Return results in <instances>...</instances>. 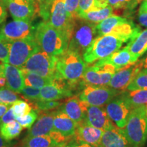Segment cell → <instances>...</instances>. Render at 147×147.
<instances>
[{
    "label": "cell",
    "mask_w": 147,
    "mask_h": 147,
    "mask_svg": "<svg viewBox=\"0 0 147 147\" xmlns=\"http://www.w3.org/2000/svg\"><path fill=\"white\" fill-rule=\"evenodd\" d=\"M108 5L107 0H95V5L94 7L104 8V7L107 6Z\"/></svg>",
    "instance_id": "obj_45"
},
{
    "label": "cell",
    "mask_w": 147,
    "mask_h": 147,
    "mask_svg": "<svg viewBox=\"0 0 147 147\" xmlns=\"http://www.w3.org/2000/svg\"><path fill=\"white\" fill-rule=\"evenodd\" d=\"M39 50L40 48L35 38L11 42L8 63L21 68L29 58Z\"/></svg>",
    "instance_id": "obj_9"
},
{
    "label": "cell",
    "mask_w": 147,
    "mask_h": 147,
    "mask_svg": "<svg viewBox=\"0 0 147 147\" xmlns=\"http://www.w3.org/2000/svg\"><path fill=\"white\" fill-rule=\"evenodd\" d=\"M35 39L42 51L58 57L67 50L69 38L47 22H42L36 27Z\"/></svg>",
    "instance_id": "obj_1"
},
{
    "label": "cell",
    "mask_w": 147,
    "mask_h": 147,
    "mask_svg": "<svg viewBox=\"0 0 147 147\" xmlns=\"http://www.w3.org/2000/svg\"><path fill=\"white\" fill-rule=\"evenodd\" d=\"M142 60V63H143L142 71H147V55H146V57L144 58Z\"/></svg>",
    "instance_id": "obj_48"
},
{
    "label": "cell",
    "mask_w": 147,
    "mask_h": 147,
    "mask_svg": "<svg viewBox=\"0 0 147 147\" xmlns=\"http://www.w3.org/2000/svg\"><path fill=\"white\" fill-rule=\"evenodd\" d=\"M123 43V39L113 34L98 36L83 53L82 58L87 64L93 63L119 50Z\"/></svg>",
    "instance_id": "obj_5"
},
{
    "label": "cell",
    "mask_w": 147,
    "mask_h": 147,
    "mask_svg": "<svg viewBox=\"0 0 147 147\" xmlns=\"http://www.w3.org/2000/svg\"><path fill=\"white\" fill-rule=\"evenodd\" d=\"M97 61L102 63L110 64L114 66L117 70L136 63L129 51L127 45L125 47L123 48L122 49H119L116 52L113 53V54L109 55L107 57L98 60Z\"/></svg>",
    "instance_id": "obj_23"
},
{
    "label": "cell",
    "mask_w": 147,
    "mask_h": 147,
    "mask_svg": "<svg viewBox=\"0 0 147 147\" xmlns=\"http://www.w3.org/2000/svg\"><path fill=\"white\" fill-rule=\"evenodd\" d=\"M23 127L17 121H11L8 123L0 125V136L5 141L12 140L17 138L23 130Z\"/></svg>",
    "instance_id": "obj_27"
},
{
    "label": "cell",
    "mask_w": 147,
    "mask_h": 147,
    "mask_svg": "<svg viewBox=\"0 0 147 147\" xmlns=\"http://www.w3.org/2000/svg\"><path fill=\"white\" fill-rule=\"evenodd\" d=\"M22 71L23 74L24 80H25V86H30V87L41 89L45 86L51 84L54 79L45 78L35 73L29 72V71L24 70H22Z\"/></svg>",
    "instance_id": "obj_29"
},
{
    "label": "cell",
    "mask_w": 147,
    "mask_h": 147,
    "mask_svg": "<svg viewBox=\"0 0 147 147\" xmlns=\"http://www.w3.org/2000/svg\"><path fill=\"white\" fill-rule=\"evenodd\" d=\"M18 100V96L16 92L8 88L0 89V103L12 106V104Z\"/></svg>",
    "instance_id": "obj_36"
},
{
    "label": "cell",
    "mask_w": 147,
    "mask_h": 147,
    "mask_svg": "<svg viewBox=\"0 0 147 147\" xmlns=\"http://www.w3.org/2000/svg\"><path fill=\"white\" fill-rule=\"evenodd\" d=\"M96 24L82 18L75 19L68 44V50L82 55L97 37Z\"/></svg>",
    "instance_id": "obj_6"
},
{
    "label": "cell",
    "mask_w": 147,
    "mask_h": 147,
    "mask_svg": "<svg viewBox=\"0 0 147 147\" xmlns=\"http://www.w3.org/2000/svg\"><path fill=\"white\" fill-rule=\"evenodd\" d=\"M16 121V116L13 113V109L12 106L9 108L8 111L0 118V125L3 123H8L11 121Z\"/></svg>",
    "instance_id": "obj_41"
},
{
    "label": "cell",
    "mask_w": 147,
    "mask_h": 147,
    "mask_svg": "<svg viewBox=\"0 0 147 147\" xmlns=\"http://www.w3.org/2000/svg\"><path fill=\"white\" fill-rule=\"evenodd\" d=\"M143 4H144L146 6H147V0H143V1L142 2Z\"/></svg>",
    "instance_id": "obj_49"
},
{
    "label": "cell",
    "mask_w": 147,
    "mask_h": 147,
    "mask_svg": "<svg viewBox=\"0 0 147 147\" xmlns=\"http://www.w3.org/2000/svg\"><path fill=\"white\" fill-rule=\"evenodd\" d=\"M38 110H32L30 113L23 117H16V121H17L23 129H30L34 124L35 121L38 117Z\"/></svg>",
    "instance_id": "obj_33"
},
{
    "label": "cell",
    "mask_w": 147,
    "mask_h": 147,
    "mask_svg": "<svg viewBox=\"0 0 147 147\" xmlns=\"http://www.w3.org/2000/svg\"><path fill=\"white\" fill-rule=\"evenodd\" d=\"M38 1H39V2H40V1H42V0H38Z\"/></svg>",
    "instance_id": "obj_51"
},
{
    "label": "cell",
    "mask_w": 147,
    "mask_h": 147,
    "mask_svg": "<svg viewBox=\"0 0 147 147\" xmlns=\"http://www.w3.org/2000/svg\"><path fill=\"white\" fill-rule=\"evenodd\" d=\"M142 0H107L108 4L114 9H125L132 10L137 7Z\"/></svg>",
    "instance_id": "obj_31"
},
{
    "label": "cell",
    "mask_w": 147,
    "mask_h": 147,
    "mask_svg": "<svg viewBox=\"0 0 147 147\" xmlns=\"http://www.w3.org/2000/svg\"><path fill=\"white\" fill-rule=\"evenodd\" d=\"M36 27L30 21L14 20L0 28V35L8 42L34 38Z\"/></svg>",
    "instance_id": "obj_12"
},
{
    "label": "cell",
    "mask_w": 147,
    "mask_h": 147,
    "mask_svg": "<svg viewBox=\"0 0 147 147\" xmlns=\"http://www.w3.org/2000/svg\"><path fill=\"white\" fill-rule=\"evenodd\" d=\"M65 147H95V146H91V145L87 144V143L79 142V141H77L74 139V140H71L69 141L68 143H67V144H65Z\"/></svg>",
    "instance_id": "obj_43"
},
{
    "label": "cell",
    "mask_w": 147,
    "mask_h": 147,
    "mask_svg": "<svg viewBox=\"0 0 147 147\" xmlns=\"http://www.w3.org/2000/svg\"><path fill=\"white\" fill-rule=\"evenodd\" d=\"M121 93V91L110 88L108 86L87 84L80 92L78 97L80 100L87 103L89 105L102 107Z\"/></svg>",
    "instance_id": "obj_10"
},
{
    "label": "cell",
    "mask_w": 147,
    "mask_h": 147,
    "mask_svg": "<svg viewBox=\"0 0 147 147\" xmlns=\"http://www.w3.org/2000/svg\"><path fill=\"white\" fill-rule=\"evenodd\" d=\"M86 67L87 63L81 55L74 51L67 49L57 57V71L73 87L82 78Z\"/></svg>",
    "instance_id": "obj_4"
},
{
    "label": "cell",
    "mask_w": 147,
    "mask_h": 147,
    "mask_svg": "<svg viewBox=\"0 0 147 147\" xmlns=\"http://www.w3.org/2000/svg\"><path fill=\"white\" fill-rule=\"evenodd\" d=\"M95 5V0H79L78 14L90 10Z\"/></svg>",
    "instance_id": "obj_39"
},
{
    "label": "cell",
    "mask_w": 147,
    "mask_h": 147,
    "mask_svg": "<svg viewBox=\"0 0 147 147\" xmlns=\"http://www.w3.org/2000/svg\"><path fill=\"white\" fill-rule=\"evenodd\" d=\"M12 108L16 117L26 115L32 110V107L30 104L22 100H17L14 102L12 104Z\"/></svg>",
    "instance_id": "obj_32"
},
{
    "label": "cell",
    "mask_w": 147,
    "mask_h": 147,
    "mask_svg": "<svg viewBox=\"0 0 147 147\" xmlns=\"http://www.w3.org/2000/svg\"><path fill=\"white\" fill-rule=\"evenodd\" d=\"M120 96L125 101L129 106L134 108L147 106V89H138L134 91H123Z\"/></svg>",
    "instance_id": "obj_25"
},
{
    "label": "cell",
    "mask_w": 147,
    "mask_h": 147,
    "mask_svg": "<svg viewBox=\"0 0 147 147\" xmlns=\"http://www.w3.org/2000/svg\"><path fill=\"white\" fill-rule=\"evenodd\" d=\"M57 57L48 54L40 49L29 58L21 69L45 78L53 79L59 75L57 71Z\"/></svg>",
    "instance_id": "obj_7"
},
{
    "label": "cell",
    "mask_w": 147,
    "mask_h": 147,
    "mask_svg": "<svg viewBox=\"0 0 147 147\" xmlns=\"http://www.w3.org/2000/svg\"><path fill=\"white\" fill-rule=\"evenodd\" d=\"M138 21L145 27H147V6L142 3L138 10Z\"/></svg>",
    "instance_id": "obj_40"
},
{
    "label": "cell",
    "mask_w": 147,
    "mask_h": 147,
    "mask_svg": "<svg viewBox=\"0 0 147 147\" xmlns=\"http://www.w3.org/2000/svg\"><path fill=\"white\" fill-rule=\"evenodd\" d=\"M84 121L90 125L104 131L111 129L117 127L108 117L105 109L101 106H91L87 104L86 106Z\"/></svg>",
    "instance_id": "obj_17"
},
{
    "label": "cell",
    "mask_w": 147,
    "mask_h": 147,
    "mask_svg": "<svg viewBox=\"0 0 147 147\" xmlns=\"http://www.w3.org/2000/svg\"><path fill=\"white\" fill-rule=\"evenodd\" d=\"M7 17V7L4 0H0V24L2 23Z\"/></svg>",
    "instance_id": "obj_42"
},
{
    "label": "cell",
    "mask_w": 147,
    "mask_h": 147,
    "mask_svg": "<svg viewBox=\"0 0 147 147\" xmlns=\"http://www.w3.org/2000/svg\"><path fill=\"white\" fill-rule=\"evenodd\" d=\"M113 13V8L109 5L104 8L93 7L86 12L78 14V18L91 23L97 24L104 21Z\"/></svg>",
    "instance_id": "obj_26"
},
{
    "label": "cell",
    "mask_w": 147,
    "mask_h": 147,
    "mask_svg": "<svg viewBox=\"0 0 147 147\" xmlns=\"http://www.w3.org/2000/svg\"><path fill=\"white\" fill-rule=\"evenodd\" d=\"M65 10L69 16L73 19L78 18L79 0H63Z\"/></svg>",
    "instance_id": "obj_37"
},
{
    "label": "cell",
    "mask_w": 147,
    "mask_h": 147,
    "mask_svg": "<svg viewBox=\"0 0 147 147\" xmlns=\"http://www.w3.org/2000/svg\"><path fill=\"white\" fill-rule=\"evenodd\" d=\"M97 147H129V144L122 129L117 127L104 131Z\"/></svg>",
    "instance_id": "obj_22"
},
{
    "label": "cell",
    "mask_w": 147,
    "mask_h": 147,
    "mask_svg": "<svg viewBox=\"0 0 147 147\" xmlns=\"http://www.w3.org/2000/svg\"><path fill=\"white\" fill-rule=\"evenodd\" d=\"M8 142L5 141L2 137L0 136V147H8Z\"/></svg>",
    "instance_id": "obj_47"
},
{
    "label": "cell",
    "mask_w": 147,
    "mask_h": 147,
    "mask_svg": "<svg viewBox=\"0 0 147 147\" xmlns=\"http://www.w3.org/2000/svg\"><path fill=\"white\" fill-rule=\"evenodd\" d=\"M86 106L87 103L80 100L78 96H73L64 102L60 110L72 120L80 123L85 119Z\"/></svg>",
    "instance_id": "obj_20"
},
{
    "label": "cell",
    "mask_w": 147,
    "mask_h": 147,
    "mask_svg": "<svg viewBox=\"0 0 147 147\" xmlns=\"http://www.w3.org/2000/svg\"><path fill=\"white\" fill-rule=\"evenodd\" d=\"M3 76L6 79V87L12 91L19 93L25 87L23 71L19 67L3 63Z\"/></svg>",
    "instance_id": "obj_21"
},
{
    "label": "cell",
    "mask_w": 147,
    "mask_h": 147,
    "mask_svg": "<svg viewBox=\"0 0 147 147\" xmlns=\"http://www.w3.org/2000/svg\"><path fill=\"white\" fill-rule=\"evenodd\" d=\"M10 107L11 106L10 105H7V104H1V103H0V118L8 111V110Z\"/></svg>",
    "instance_id": "obj_44"
},
{
    "label": "cell",
    "mask_w": 147,
    "mask_h": 147,
    "mask_svg": "<svg viewBox=\"0 0 147 147\" xmlns=\"http://www.w3.org/2000/svg\"><path fill=\"white\" fill-rule=\"evenodd\" d=\"M142 60H140L119 69L112 77L107 86L121 91H125L134 78L142 71Z\"/></svg>",
    "instance_id": "obj_15"
},
{
    "label": "cell",
    "mask_w": 147,
    "mask_h": 147,
    "mask_svg": "<svg viewBox=\"0 0 147 147\" xmlns=\"http://www.w3.org/2000/svg\"><path fill=\"white\" fill-rule=\"evenodd\" d=\"M73 87L59 76L55 77L53 82L40 89V100H55L72 96Z\"/></svg>",
    "instance_id": "obj_14"
},
{
    "label": "cell",
    "mask_w": 147,
    "mask_h": 147,
    "mask_svg": "<svg viewBox=\"0 0 147 147\" xmlns=\"http://www.w3.org/2000/svg\"><path fill=\"white\" fill-rule=\"evenodd\" d=\"M6 79L4 76H0V89L4 88V87H6Z\"/></svg>",
    "instance_id": "obj_46"
},
{
    "label": "cell",
    "mask_w": 147,
    "mask_h": 147,
    "mask_svg": "<svg viewBox=\"0 0 147 147\" xmlns=\"http://www.w3.org/2000/svg\"><path fill=\"white\" fill-rule=\"evenodd\" d=\"M78 124L60 110H56L53 129L49 136L59 145L65 146L74 138Z\"/></svg>",
    "instance_id": "obj_8"
},
{
    "label": "cell",
    "mask_w": 147,
    "mask_h": 147,
    "mask_svg": "<svg viewBox=\"0 0 147 147\" xmlns=\"http://www.w3.org/2000/svg\"><path fill=\"white\" fill-rule=\"evenodd\" d=\"M105 110L114 123L123 129L132 109L119 94L106 104Z\"/></svg>",
    "instance_id": "obj_16"
},
{
    "label": "cell",
    "mask_w": 147,
    "mask_h": 147,
    "mask_svg": "<svg viewBox=\"0 0 147 147\" xmlns=\"http://www.w3.org/2000/svg\"><path fill=\"white\" fill-rule=\"evenodd\" d=\"M62 103L55 100H40L33 103L34 109L38 111H49L59 107Z\"/></svg>",
    "instance_id": "obj_35"
},
{
    "label": "cell",
    "mask_w": 147,
    "mask_h": 147,
    "mask_svg": "<svg viewBox=\"0 0 147 147\" xmlns=\"http://www.w3.org/2000/svg\"><path fill=\"white\" fill-rule=\"evenodd\" d=\"M19 93L24 98L33 103L40 100V89L38 88L25 86Z\"/></svg>",
    "instance_id": "obj_34"
},
{
    "label": "cell",
    "mask_w": 147,
    "mask_h": 147,
    "mask_svg": "<svg viewBox=\"0 0 147 147\" xmlns=\"http://www.w3.org/2000/svg\"><path fill=\"white\" fill-rule=\"evenodd\" d=\"M52 147H65L63 146H52Z\"/></svg>",
    "instance_id": "obj_50"
},
{
    "label": "cell",
    "mask_w": 147,
    "mask_h": 147,
    "mask_svg": "<svg viewBox=\"0 0 147 147\" xmlns=\"http://www.w3.org/2000/svg\"><path fill=\"white\" fill-rule=\"evenodd\" d=\"M104 130L90 125L82 121L77 126L74 139L77 141L97 147L100 142Z\"/></svg>",
    "instance_id": "obj_18"
},
{
    "label": "cell",
    "mask_w": 147,
    "mask_h": 147,
    "mask_svg": "<svg viewBox=\"0 0 147 147\" xmlns=\"http://www.w3.org/2000/svg\"><path fill=\"white\" fill-rule=\"evenodd\" d=\"M117 71L115 67L110 64L96 61L93 65L87 66L82 78L86 84L107 86Z\"/></svg>",
    "instance_id": "obj_11"
},
{
    "label": "cell",
    "mask_w": 147,
    "mask_h": 147,
    "mask_svg": "<svg viewBox=\"0 0 147 147\" xmlns=\"http://www.w3.org/2000/svg\"><path fill=\"white\" fill-rule=\"evenodd\" d=\"M7 8L14 20L30 21L39 13L38 0H4Z\"/></svg>",
    "instance_id": "obj_13"
},
{
    "label": "cell",
    "mask_w": 147,
    "mask_h": 147,
    "mask_svg": "<svg viewBox=\"0 0 147 147\" xmlns=\"http://www.w3.org/2000/svg\"><path fill=\"white\" fill-rule=\"evenodd\" d=\"M39 3V14L44 21L64 33L69 39L75 19L69 16L63 0H42Z\"/></svg>",
    "instance_id": "obj_2"
},
{
    "label": "cell",
    "mask_w": 147,
    "mask_h": 147,
    "mask_svg": "<svg viewBox=\"0 0 147 147\" xmlns=\"http://www.w3.org/2000/svg\"><path fill=\"white\" fill-rule=\"evenodd\" d=\"M138 89H147V71H141L126 89L127 91Z\"/></svg>",
    "instance_id": "obj_30"
},
{
    "label": "cell",
    "mask_w": 147,
    "mask_h": 147,
    "mask_svg": "<svg viewBox=\"0 0 147 147\" xmlns=\"http://www.w3.org/2000/svg\"><path fill=\"white\" fill-rule=\"evenodd\" d=\"M56 111H44L38 116V120L29 129L27 137L49 135L52 131Z\"/></svg>",
    "instance_id": "obj_19"
},
{
    "label": "cell",
    "mask_w": 147,
    "mask_h": 147,
    "mask_svg": "<svg viewBox=\"0 0 147 147\" xmlns=\"http://www.w3.org/2000/svg\"><path fill=\"white\" fill-rule=\"evenodd\" d=\"M127 46L134 61L136 62L147 51V29L140 32L130 40Z\"/></svg>",
    "instance_id": "obj_24"
},
{
    "label": "cell",
    "mask_w": 147,
    "mask_h": 147,
    "mask_svg": "<svg viewBox=\"0 0 147 147\" xmlns=\"http://www.w3.org/2000/svg\"><path fill=\"white\" fill-rule=\"evenodd\" d=\"M122 129L129 147H144L147 141V106L132 109Z\"/></svg>",
    "instance_id": "obj_3"
},
{
    "label": "cell",
    "mask_w": 147,
    "mask_h": 147,
    "mask_svg": "<svg viewBox=\"0 0 147 147\" xmlns=\"http://www.w3.org/2000/svg\"><path fill=\"white\" fill-rule=\"evenodd\" d=\"M60 146L49 135L26 137L23 140V147H52Z\"/></svg>",
    "instance_id": "obj_28"
},
{
    "label": "cell",
    "mask_w": 147,
    "mask_h": 147,
    "mask_svg": "<svg viewBox=\"0 0 147 147\" xmlns=\"http://www.w3.org/2000/svg\"><path fill=\"white\" fill-rule=\"evenodd\" d=\"M10 42L0 35V62L8 63Z\"/></svg>",
    "instance_id": "obj_38"
}]
</instances>
